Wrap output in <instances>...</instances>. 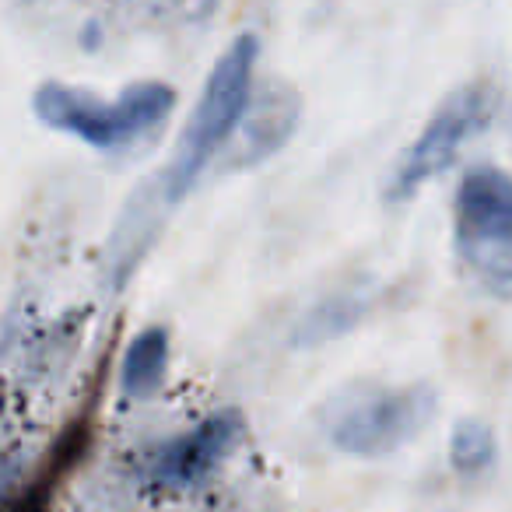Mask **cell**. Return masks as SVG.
Segmentation results:
<instances>
[{"label":"cell","mask_w":512,"mask_h":512,"mask_svg":"<svg viewBox=\"0 0 512 512\" xmlns=\"http://www.w3.org/2000/svg\"><path fill=\"white\" fill-rule=\"evenodd\" d=\"M256 50H260L256 36H239L218 57L183 134H179L172 158L158 172L155 183L144 186L134 197V204L123 211V218L116 221L113 246L106 256V288H123V281L134 274L137 260L148 253L162 218L190 193V186L214 162V155L242 127L249 95H253Z\"/></svg>","instance_id":"1"},{"label":"cell","mask_w":512,"mask_h":512,"mask_svg":"<svg viewBox=\"0 0 512 512\" xmlns=\"http://www.w3.org/2000/svg\"><path fill=\"white\" fill-rule=\"evenodd\" d=\"M32 106L50 130L71 134L99 151H120L162 127L176 106V88L165 81H137L120 99H99L95 92L46 81L32 95Z\"/></svg>","instance_id":"2"},{"label":"cell","mask_w":512,"mask_h":512,"mask_svg":"<svg viewBox=\"0 0 512 512\" xmlns=\"http://www.w3.org/2000/svg\"><path fill=\"white\" fill-rule=\"evenodd\" d=\"M435 414V390L425 383H351L327 400L323 435L341 453L379 460L414 442Z\"/></svg>","instance_id":"3"},{"label":"cell","mask_w":512,"mask_h":512,"mask_svg":"<svg viewBox=\"0 0 512 512\" xmlns=\"http://www.w3.org/2000/svg\"><path fill=\"white\" fill-rule=\"evenodd\" d=\"M453 242L460 264L488 295L512 302V176L477 165L456 186Z\"/></svg>","instance_id":"4"},{"label":"cell","mask_w":512,"mask_h":512,"mask_svg":"<svg viewBox=\"0 0 512 512\" xmlns=\"http://www.w3.org/2000/svg\"><path fill=\"white\" fill-rule=\"evenodd\" d=\"M491 113H495V95H491L488 85H463L449 99H442L439 109L421 127V134L411 141V148L393 165V176L386 183V200L404 204L421 186L442 176L456 162V155L467 148L470 137H477L488 127Z\"/></svg>","instance_id":"5"},{"label":"cell","mask_w":512,"mask_h":512,"mask_svg":"<svg viewBox=\"0 0 512 512\" xmlns=\"http://www.w3.org/2000/svg\"><path fill=\"white\" fill-rule=\"evenodd\" d=\"M242 435H246L242 411L228 407V411L211 414L200 425H193L190 432L169 439L151 456V481L169 491L197 488L225 463V456L239 446Z\"/></svg>","instance_id":"6"},{"label":"cell","mask_w":512,"mask_h":512,"mask_svg":"<svg viewBox=\"0 0 512 512\" xmlns=\"http://www.w3.org/2000/svg\"><path fill=\"white\" fill-rule=\"evenodd\" d=\"M299 123V95L288 88H274L253 116H246L239 127V158L235 165H256L278 148H285L288 134Z\"/></svg>","instance_id":"7"},{"label":"cell","mask_w":512,"mask_h":512,"mask_svg":"<svg viewBox=\"0 0 512 512\" xmlns=\"http://www.w3.org/2000/svg\"><path fill=\"white\" fill-rule=\"evenodd\" d=\"M169 369V334L162 327H148L134 337L127 358H123L120 390L127 400H148L162 386Z\"/></svg>","instance_id":"8"},{"label":"cell","mask_w":512,"mask_h":512,"mask_svg":"<svg viewBox=\"0 0 512 512\" xmlns=\"http://www.w3.org/2000/svg\"><path fill=\"white\" fill-rule=\"evenodd\" d=\"M449 460L460 474H477L495 460V432L484 421L463 418L449 439Z\"/></svg>","instance_id":"9"}]
</instances>
